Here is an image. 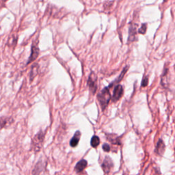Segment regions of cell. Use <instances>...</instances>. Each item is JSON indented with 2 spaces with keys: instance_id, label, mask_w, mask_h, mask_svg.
<instances>
[{
  "instance_id": "cell-1",
  "label": "cell",
  "mask_w": 175,
  "mask_h": 175,
  "mask_svg": "<svg viewBox=\"0 0 175 175\" xmlns=\"http://www.w3.org/2000/svg\"><path fill=\"white\" fill-rule=\"evenodd\" d=\"M97 99H98L102 110L104 111L105 110L107 106L108 105L110 101L112 99V96H111L110 95L109 88H104L98 94Z\"/></svg>"
},
{
  "instance_id": "cell-2",
  "label": "cell",
  "mask_w": 175,
  "mask_h": 175,
  "mask_svg": "<svg viewBox=\"0 0 175 175\" xmlns=\"http://www.w3.org/2000/svg\"><path fill=\"white\" fill-rule=\"evenodd\" d=\"M44 138H45V133L43 131H40L33 137L31 143V150L34 153L39 152L43 147Z\"/></svg>"
},
{
  "instance_id": "cell-3",
  "label": "cell",
  "mask_w": 175,
  "mask_h": 175,
  "mask_svg": "<svg viewBox=\"0 0 175 175\" xmlns=\"http://www.w3.org/2000/svg\"><path fill=\"white\" fill-rule=\"evenodd\" d=\"M97 79L96 76L94 73H91L89 75L88 79V86L89 87L90 91L92 92V95H95L97 90Z\"/></svg>"
},
{
  "instance_id": "cell-4",
  "label": "cell",
  "mask_w": 175,
  "mask_h": 175,
  "mask_svg": "<svg viewBox=\"0 0 175 175\" xmlns=\"http://www.w3.org/2000/svg\"><path fill=\"white\" fill-rule=\"evenodd\" d=\"M123 87L120 85V84H118L116 86V87L114 88V91H113V95L112 97V100L113 102H116L119 101L121 97L123 95Z\"/></svg>"
},
{
  "instance_id": "cell-5",
  "label": "cell",
  "mask_w": 175,
  "mask_h": 175,
  "mask_svg": "<svg viewBox=\"0 0 175 175\" xmlns=\"http://www.w3.org/2000/svg\"><path fill=\"white\" fill-rule=\"evenodd\" d=\"M113 166H114V164H113V161L112 159H111L109 156L105 157V159H104L103 162L101 165V167L103 168V171L105 172V173L108 174L112 170Z\"/></svg>"
},
{
  "instance_id": "cell-6",
  "label": "cell",
  "mask_w": 175,
  "mask_h": 175,
  "mask_svg": "<svg viewBox=\"0 0 175 175\" xmlns=\"http://www.w3.org/2000/svg\"><path fill=\"white\" fill-rule=\"evenodd\" d=\"M38 55H39L38 47L35 45V44H32L31 47V53H30L29 58L28 60V62H27V65H29V64L36 60V58H38Z\"/></svg>"
},
{
  "instance_id": "cell-7",
  "label": "cell",
  "mask_w": 175,
  "mask_h": 175,
  "mask_svg": "<svg viewBox=\"0 0 175 175\" xmlns=\"http://www.w3.org/2000/svg\"><path fill=\"white\" fill-rule=\"evenodd\" d=\"M137 34V25L134 23H131L129 28V38L128 42L131 43L135 40Z\"/></svg>"
},
{
  "instance_id": "cell-8",
  "label": "cell",
  "mask_w": 175,
  "mask_h": 175,
  "mask_svg": "<svg viewBox=\"0 0 175 175\" xmlns=\"http://www.w3.org/2000/svg\"><path fill=\"white\" fill-rule=\"evenodd\" d=\"M46 166V164L43 162V161H39L38 163L36 164L34 168L32 171V175H40L41 173L45 170V168Z\"/></svg>"
},
{
  "instance_id": "cell-9",
  "label": "cell",
  "mask_w": 175,
  "mask_h": 175,
  "mask_svg": "<svg viewBox=\"0 0 175 175\" xmlns=\"http://www.w3.org/2000/svg\"><path fill=\"white\" fill-rule=\"evenodd\" d=\"M81 137V132L79 131H77L74 134L72 139L70 141V145L73 148H75L77 146V144L79 143V141L80 140Z\"/></svg>"
},
{
  "instance_id": "cell-10",
  "label": "cell",
  "mask_w": 175,
  "mask_h": 175,
  "mask_svg": "<svg viewBox=\"0 0 175 175\" xmlns=\"http://www.w3.org/2000/svg\"><path fill=\"white\" fill-rule=\"evenodd\" d=\"M87 164L88 163H87L86 160L85 159L80 160L79 162L76 164V166L75 167V170L76 173H81V172H82L87 166Z\"/></svg>"
},
{
  "instance_id": "cell-11",
  "label": "cell",
  "mask_w": 175,
  "mask_h": 175,
  "mask_svg": "<svg viewBox=\"0 0 175 175\" xmlns=\"http://www.w3.org/2000/svg\"><path fill=\"white\" fill-rule=\"evenodd\" d=\"M165 149H166V146H165L164 142L161 140H159V141H158V142L157 144L156 149H155V153L157 155H161L164 154Z\"/></svg>"
},
{
  "instance_id": "cell-12",
  "label": "cell",
  "mask_w": 175,
  "mask_h": 175,
  "mask_svg": "<svg viewBox=\"0 0 175 175\" xmlns=\"http://www.w3.org/2000/svg\"><path fill=\"white\" fill-rule=\"evenodd\" d=\"M106 137L108 141L113 144H120V137L119 136L114 135V134H107Z\"/></svg>"
},
{
  "instance_id": "cell-13",
  "label": "cell",
  "mask_w": 175,
  "mask_h": 175,
  "mask_svg": "<svg viewBox=\"0 0 175 175\" xmlns=\"http://www.w3.org/2000/svg\"><path fill=\"white\" fill-rule=\"evenodd\" d=\"M12 119L11 118H7V117H2L0 118V128L5 127L10 124L12 122Z\"/></svg>"
},
{
  "instance_id": "cell-14",
  "label": "cell",
  "mask_w": 175,
  "mask_h": 175,
  "mask_svg": "<svg viewBox=\"0 0 175 175\" xmlns=\"http://www.w3.org/2000/svg\"><path fill=\"white\" fill-rule=\"evenodd\" d=\"M38 71V66L37 64H35L32 66V68L31 70V72H30V80L32 81L33 79L37 75Z\"/></svg>"
},
{
  "instance_id": "cell-15",
  "label": "cell",
  "mask_w": 175,
  "mask_h": 175,
  "mask_svg": "<svg viewBox=\"0 0 175 175\" xmlns=\"http://www.w3.org/2000/svg\"><path fill=\"white\" fill-rule=\"evenodd\" d=\"M99 144H100L99 137L97 136H93L91 139V141H90V144H91L92 147L96 148L99 145Z\"/></svg>"
},
{
  "instance_id": "cell-16",
  "label": "cell",
  "mask_w": 175,
  "mask_h": 175,
  "mask_svg": "<svg viewBox=\"0 0 175 175\" xmlns=\"http://www.w3.org/2000/svg\"><path fill=\"white\" fill-rule=\"evenodd\" d=\"M147 29V24L146 23H143V24L141 25L140 29H138V32L141 34H144L146 33Z\"/></svg>"
},
{
  "instance_id": "cell-17",
  "label": "cell",
  "mask_w": 175,
  "mask_h": 175,
  "mask_svg": "<svg viewBox=\"0 0 175 175\" xmlns=\"http://www.w3.org/2000/svg\"><path fill=\"white\" fill-rule=\"evenodd\" d=\"M148 83H149V78L147 76H145L143 77V79L142 81V87H146L147 86Z\"/></svg>"
},
{
  "instance_id": "cell-18",
  "label": "cell",
  "mask_w": 175,
  "mask_h": 175,
  "mask_svg": "<svg viewBox=\"0 0 175 175\" xmlns=\"http://www.w3.org/2000/svg\"><path fill=\"white\" fill-rule=\"evenodd\" d=\"M102 148H103V150L105 151V152H107H107H110V150H111V148H110V145H109V144H103Z\"/></svg>"
},
{
  "instance_id": "cell-19",
  "label": "cell",
  "mask_w": 175,
  "mask_h": 175,
  "mask_svg": "<svg viewBox=\"0 0 175 175\" xmlns=\"http://www.w3.org/2000/svg\"><path fill=\"white\" fill-rule=\"evenodd\" d=\"M168 0H164V2H167Z\"/></svg>"
}]
</instances>
